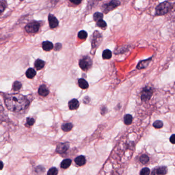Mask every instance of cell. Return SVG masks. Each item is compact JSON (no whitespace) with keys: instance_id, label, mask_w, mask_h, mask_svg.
Here are the masks:
<instances>
[{"instance_id":"obj_18","label":"cell","mask_w":175,"mask_h":175,"mask_svg":"<svg viewBox=\"0 0 175 175\" xmlns=\"http://www.w3.org/2000/svg\"><path fill=\"white\" fill-rule=\"evenodd\" d=\"M71 160L70 159H64L61 163V168L64 169L67 168L70 166L71 163Z\"/></svg>"},{"instance_id":"obj_19","label":"cell","mask_w":175,"mask_h":175,"mask_svg":"<svg viewBox=\"0 0 175 175\" xmlns=\"http://www.w3.org/2000/svg\"><path fill=\"white\" fill-rule=\"evenodd\" d=\"M36 75V71L34 70V69L30 68L28 69L26 72V75L27 78L32 79Z\"/></svg>"},{"instance_id":"obj_4","label":"cell","mask_w":175,"mask_h":175,"mask_svg":"<svg viewBox=\"0 0 175 175\" xmlns=\"http://www.w3.org/2000/svg\"><path fill=\"white\" fill-rule=\"evenodd\" d=\"M40 23L36 20H33L27 24L25 27L26 31L29 33H35L38 32L40 28Z\"/></svg>"},{"instance_id":"obj_31","label":"cell","mask_w":175,"mask_h":175,"mask_svg":"<svg viewBox=\"0 0 175 175\" xmlns=\"http://www.w3.org/2000/svg\"><path fill=\"white\" fill-rule=\"evenodd\" d=\"M150 174V170L148 168H143L140 173V175H149Z\"/></svg>"},{"instance_id":"obj_23","label":"cell","mask_w":175,"mask_h":175,"mask_svg":"<svg viewBox=\"0 0 175 175\" xmlns=\"http://www.w3.org/2000/svg\"><path fill=\"white\" fill-rule=\"evenodd\" d=\"M112 57V53L111 51L106 49L102 53V57L103 59H109L111 58Z\"/></svg>"},{"instance_id":"obj_9","label":"cell","mask_w":175,"mask_h":175,"mask_svg":"<svg viewBox=\"0 0 175 175\" xmlns=\"http://www.w3.org/2000/svg\"><path fill=\"white\" fill-rule=\"evenodd\" d=\"M69 147V144L67 142L59 143L57 146L56 151L59 154H63L68 150Z\"/></svg>"},{"instance_id":"obj_14","label":"cell","mask_w":175,"mask_h":175,"mask_svg":"<svg viewBox=\"0 0 175 175\" xmlns=\"http://www.w3.org/2000/svg\"><path fill=\"white\" fill-rule=\"evenodd\" d=\"M75 163L79 166H83L86 163V159L84 156L81 155L77 157L75 160Z\"/></svg>"},{"instance_id":"obj_10","label":"cell","mask_w":175,"mask_h":175,"mask_svg":"<svg viewBox=\"0 0 175 175\" xmlns=\"http://www.w3.org/2000/svg\"><path fill=\"white\" fill-rule=\"evenodd\" d=\"M167 172V168L166 166H160L156 168L155 170L152 171V175H164L166 174Z\"/></svg>"},{"instance_id":"obj_3","label":"cell","mask_w":175,"mask_h":175,"mask_svg":"<svg viewBox=\"0 0 175 175\" xmlns=\"http://www.w3.org/2000/svg\"><path fill=\"white\" fill-rule=\"evenodd\" d=\"M120 5V2L119 0H111L109 2L105 3L103 5L102 10L105 14H107L117 8Z\"/></svg>"},{"instance_id":"obj_33","label":"cell","mask_w":175,"mask_h":175,"mask_svg":"<svg viewBox=\"0 0 175 175\" xmlns=\"http://www.w3.org/2000/svg\"><path fill=\"white\" fill-rule=\"evenodd\" d=\"M70 2L73 3V4L78 5L80 4H81V3L82 2V0H69Z\"/></svg>"},{"instance_id":"obj_12","label":"cell","mask_w":175,"mask_h":175,"mask_svg":"<svg viewBox=\"0 0 175 175\" xmlns=\"http://www.w3.org/2000/svg\"><path fill=\"white\" fill-rule=\"evenodd\" d=\"M151 60H152V58L140 61L137 66V68L138 69H142L147 68V67L148 66Z\"/></svg>"},{"instance_id":"obj_37","label":"cell","mask_w":175,"mask_h":175,"mask_svg":"<svg viewBox=\"0 0 175 175\" xmlns=\"http://www.w3.org/2000/svg\"><path fill=\"white\" fill-rule=\"evenodd\" d=\"M20 1H23L24 0H20Z\"/></svg>"},{"instance_id":"obj_22","label":"cell","mask_w":175,"mask_h":175,"mask_svg":"<svg viewBox=\"0 0 175 175\" xmlns=\"http://www.w3.org/2000/svg\"><path fill=\"white\" fill-rule=\"evenodd\" d=\"M93 20L95 22H98L99 20H103V14L99 12H96L93 14Z\"/></svg>"},{"instance_id":"obj_11","label":"cell","mask_w":175,"mask_h":175,"mask_svg":"<svg viewBox=\"0 0 175 175\" xmlns=\"http://www.w3.org/2000/svg\"><path fill=\"white\" fill-rule=\"evenodd\" d=\"M68 107L71 110L77 109L79 107V102L76 99H73L68 102Z\"/></svg>"},{"instance_id":"obj_1","label":"cell","mask_w":175,"mask_h":175,"mask_svg":"<svg viewBox=\"0 0 175 175\" xmlns=\"http://www.w3.org/2000/svg\"><path fill=\"white\" fill-rule=\"evenodd\" d=\"M5 104L9 111L18 112L26 109L30 102L26 97L22 95L12 94L5 97Z\"/></svg>"},{"instance_id":"obj_38","label":"cell","mask_w":175,"mask_h":175,"mask_svg":"<svg viewBox=\"0 0 175 175\" xmlns=\"http://www.w3.org/2000/svg\"></svg>"},{"instance_id":"obj_13","label":"cell","mask_w":175,"mask_h":175,"mask_svg":"<svg viewBox=\"0 0 175 175\" xmlns=\"http://www.w3.org/2000/svg\"><path fill=\"white\" fill-rule=\"evenodd\" d=\"M42 48L46 51H49L52 50L54 48V45L52 43L49 41H45L42 43Z\"/></svg>"},{"instance_id":"obj_32","label":"cell","mask_w":175,"mask_h":175,"mask_svg":"<svg viewBox=\"0 0 175 175\" xmlns=\"http://www.w3.org/2000/svg\"><path fill=\"white\" fill-rule=\"evenodd\" d=\"M35 123V121L34 119L32 118H27V121H26V125H27L28 126H32Z\"/></svg>"},{"instance_id":"obj_26","label":"cell","mask_w":175,"mask_h":175,"mask_svg":"<svg viewBox=\"0 0 175 175\" xmlns=\"http://www.w3.org/2000/svg\"><path fill=\"white\" fill-rule=\"evenodd\" d=\"M7 3L4 0H1L0 3V12L2 14L5 10L7 8Z\"/></svg>"},{"instance_id":"obj_20","label":"cell","mask_w":175,"mask_h":175,"mask_svg":"<svg viewBox=\"0 0 175 175\" xmlns=\"http://www.w3.org/2000/svg\"><path fill=\"white\" fill-rule=\"evenodd\" d=\"M73 127V125L71 123H65L62 125L61 128L64 132H69L72 129Z\"/></svg>"},{"instance_id":"obj_35","label":"cell","mask_w":175,"mask_h":175,"mask_svg":"<svg viewBox=\"0 0 175 175\" xmlns=\"http://www.w3.org/2000/svg\"><path fill=\"white\" fill-rule=\"evenodd\" d=\"M62 47V45L60 43H58L55 45V50H59Z\"/></svg>"},{"instance_id":"obj_25","label":"cell","mask_w":175,"mask_h":175,"mask_svg":"<svg viewBox=\"0 0 175 175\" xmlns=\"http://www.w3.org/2000/svg\"><path fill=\"white\" fill-rule=\"evenodd\" d=\"M87 35H88V34H87L86 31H85L84 30L80 31L78 34V37L81 39H86Z\"/></svg>"},{"instance_id":"obj_36","label":"cell","mask_w":175,"mask_h":175,"mask_svg":"<svg viewBox=\"0 0 175 175\" xmlns=\"http://www.w3.org/2000/svg\"><path fill=\"white\" fill-rule=\"evenodd\" d=\"M3 167V164L2 162H1V170L2 169Z\"/></svg>"},{"instance_id":"obj_29","label":"cell","mask_w":175,"mask_h":175,"mask_svg":"<svg viewBox=\"0 0 175 175\" xmlns=\"http://www.w3.org/2000/svg\"><path fill=\"white\" fill-rule=\"evenodd\" d=\"M163 123L161 121H157L153 123V127H155L156 129H161L163 127Z\"/></svg>"},{"instance_id":"obj_15","label":"cell","mask_w":175,"mask_h":175,"mask_svg":"<svg viewBox=\"0 0 175 175\" xmlns=\"http://www.w3.org/2000/svg\"><path fill=\"white\" fill-rule=\"evenodd\" d=\"M38 93L40 95L46 96L49 94V91L45 85H42L39 88Z\"/></svg>"},{"instance_id":"obj_34","label":"cell","mask_w":175,"mask_h":175,"mask_svg":"<svg viewBox=\"0 0 175 175\" xmlns=\"http://www.w3.org/2000/svg\"><path fill=\"white\" fill-rule=\"evenodd\" d=\"M170 140L171 143L175 144V134H173L171 136L170 139Z\"/></svg>"},{"instance_id":"obj_24","label":"cell","mask_w":175,"mask_h":175,"mask_svg":"<svg viewBox=\"0 0 175 175\" xmlns=\"http://www.w3.org/2000/svg\"><path fill=\"white\" fill-rule=\"evenodd\" d=\"M96 23H96L97 26L101 28V29H105L107 27V24L106 23V22L103 20H99L98 22H97Z\"/></svg>"},{"instance_id":"obj_27","label":"cell","mask_w":175,"mask_h":175,"mask_svg":"<svg viewBox=\"0 0 175 175\" xmlns=\"http://www.w3.org/2000/svg\"><path fill=\"white\" fill-rule=\"evenodd\" d=\"M22 88V84L20 82L16 81L14 82L12 86V89L14 91H18Z\"/></svg>"},{"instance_id":"obj_2","label":"cell","mask_w":175,"mask_h":175,"mask_svg":"<svg viewBox=\"0 0 175 175\" xmlns=\"http://www.w3.org/2000/svg\"><path fill=\"white\" fill-rule=\"evenodd\" d=\"M173 4L169 1H164L160 3L156 8V15L157 16H164L173 9Z\"/></svg>"},{"instance_id":"obj_16","label":"cell","mask_w":175,"mask_h":175,"mask_svg":"<svg viewBox=\"0 0 175 175\" xmlns=\"http://www.w3.org/2000/svg\"><path fill=\"white\" fill-rule=\"evenodd\" d=\"M78 85L82 89H86L89 88V84L88 82L83 79V78H80L78 80Z\"/></svg>"},{"instance_id":"obj_30","label":"cell","mask_w":175,"mask_h":175,"mask_svg":"<svg viewBox=\"0 0 175 175\" xmlns=\"http://www.w3.org/2000/svg\"><path fill=\"white\" fill-rule=\"evenodd\" d=\"M58 171L56 168H52L49 169L47 173V175H57Z\"/></svg>"},{"instance_id":"obj_6","label":"cell","mask_w":175,"mask_h":175,"mask_svg":"<svg viewBox=\"0 0 175 175\" xmlns=\"http://www.w3.org/2000/svg\"><path fill=\"white\" fill-rule=\"evenodd\" d=\"M153 94L152 89L149 86L145 87L142 91L141 93V100L143 101H146L150 100Z\"/></svg>"},{"instance_id":"obj_7","label":"cell","mask_w":175,"mask_h":175,"mask_svg":"<svg viewBox=\"0 0 175 175\" xmlns=\"http://www.w3.org/2000/svg\"><path fill=\"white\" fill-rule=\"evenodd\" d=\"M92 40V46L97 47L100 45L102 40V36L98 31H95L93 32Z\"/></svg>"},{"instance_id":"obj_5","label":"cell","mask_w":175,"mask_h":175,"mask_svg":"<svg viewBox=\"0 0 175 175\" xmlns=\"http://www.w3.org/2000/svg\"><path fill=\"white\" fill-rule=\"evenodd\" d=\"M92 61L89 57H85L80 59L79 61V66L83 70H89L92 66Z\"/></svg>"},{"instance_id":"obj_28","label":"cell","mask_w":175,"mask_h":175,"mask_svg":"<svg viewBox=\"0 0 175 175\" xmlns=\"http://www.w3.org/2000/svg\"><path fill=\"white\" fill-rule=\"evenodd\" d=\"M149 157L148 156V155H143L141 156L140 158V161L142 163L146 164L148 163V162L149 161Z\"/></svg>"},{"instance_id":"obj_21","label":"cell","mask_w":175,"mask_h":175,"mask_svg":"<svg viewBox=\"0 0 175 175\" xmlns=\"http://www.w3.org/2000/svg\"><path fill=\"white\" fill-rule=\"evenodd\" d=\"M132 121V117L130 114H126L124 117V123L126 125H130Z\"/></svg>"},{"instance_id":"obj_17","label":"cell","mask_w":175,"mask_h":175,"mask_svg":"<svg viewBox=\"0 0 175 175\" xmlns=\"http://www.w3.org/2000/svg\"><path fill=\"white\" fill-rule=\"evenodd\" d=\"M44 65H45V62L41 59H37L34 63V67L38 70H40L43 68Z\"/></svg>"},{"instance_id":"obj_8","label":"cell","mask_w":175,"mask_h":175,"mask_svg":"<svg viewBox=\"0 0 175 175\" xmlns=\"http://www.w3.org/2000/svg\"><path fill=\"white\" fill-rule=\"evenodd\" d=\"M48 20L50 28L54 29L59 26V20L57 18L52 14H49L48 16Z\"/></svg>"}]
</instances>
